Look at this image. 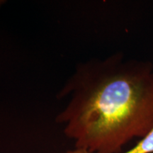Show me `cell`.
Wrapping results in <instances>:
<instances>
[{
  "label": "cell",
  "instance_id": "obj_2",
  "mask_svg": "<svg viewBox=\"0 0 153 153\" xmlns=\"http://www.w3.org/2000/svg\"><path fill=\"white\" fill-rule=\"evenodd\" d=\"M69 153H89L85 150L75 149ZM123 153H153V128L131 150Z\"/></svg>",
  "mask_w": 153,
  "mask_h": 153
},
{
  "label": "cell",
  "instance_id": "obj_4",
  "mask_svg": "<svg viewBox=\"0 0 153 153\" xmlns=\"http://www.w3.org/2000/svg\"><path fill=\"white\" fill-rule=\"evenodd\" d=\"M0 4H1V3H0Z\"/></svg>",
  "mask_w": 153,
  "mask_h": 153
},
{
  "label": "cell",
  "instance_id": "obj_3",
  "mask_svg": "<svg viewBox=\"0 0 153 153\" xmlns=\"http://www.w3.org/2000/svg\"><path fill=\"white\" fill-rule=\"evenodd\" d=\"M65 153H69V152H65Z\"/></svg>",
  "mask_w": 153,
  "mask_h": 153
},
{
  "label": "cell",
  "instance_id": "obj_1",
  "mask_svg": "<svg viewBox=\"0 0 153 153\" xmlns=\"http://www.w3.org/2000/svg\"><path fill=\"white\" fill-rule=\"evenodd\" d=\"M57 116L76 149L120 153L153 128V65L115 55L81 65L63 88Z\"/></svg>",
  "mask_w": 153,
  "mask_h": 153
}]
</instances>
